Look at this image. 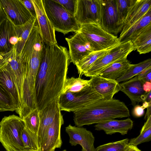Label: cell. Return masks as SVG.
Masks as SVG:
<instances>
[{
    "instance_id": "cell-44",
    "label": "cell",
    "mask_w": 151,
    "mask_h": 151,
    "mask_svg": "<svg viewBox=\"0 0 151 151\" xmlns=\"http://www.w3.org/2000/svg\"><path fill=\"white\" fill-rule=\"evenodd\" d=\"M151 115V104L147 108L146 113L144 117L145 120L147 119V118Z\"/></svg>"
},
{
    "instance_id": "cell-8",
    "label": "cell",
    "mask_w": 151,
    "mask_h": 151,
    "mask_svg": "<svg viewBox=\"0 0 151 151\" xmlns=\"http://www.w3.org/2000/svg\"><path fill=\"white\" fill-rule=\"evenodd\" d=\"M104 0H77L74 17L80 26L97 24L101 26Z\"/></svg>"
},
{
    "instance_id": "cell-41",
    "label": "cell",
    "mask_w": 151,
    "mask_h": 151,
    "mask_svg": "<svg viewBox=\"0 0 151 151\" xmlns=\"http://www.w3.org/2000/svg\"><path fill=\"white\" fill-rule=\"evenodd\" d=\"M144 91L146 93L151 91V82H145L143 85Z\"/></svg>"
},
{
    "instance_id": "cell-22",
    "label": "cell",
    "mask_w": 151,
    "mask_h": 151,
    "mask_svg": "<svg viewBox=\"0 0 151 151\" xmlns=\"http://www.w3.org/2000/svg\"><path fill=\"white\" fill-rule=\"evenodd\" d=\"M151 8V0H132L122 30L141 19Z\"/></svg>"
},
{
    "instance_id": "cell-37",
    "label": "cell",
    "mask_w": 151,
    "mask_h": 151,
    "mask_svg": "<svg viewBox=\"0 0 151 151\" xmlns=\"http://www.w3.org/2000/svg\"><path fill=\"white\" fill-rule=\"evenodd\" d=\"M14 51V48L8 52H0V70L9 63L12 56Z\"/></svg>"
},
{
    "instance_id": "cell-11",
    "label": "cell",
    "mask_w": 151,
    "mask_h": 151,
    "mask_svg": "<svg viewBox=\"0 0 151 151\" xmlns=\"http://www.w3.org/2000/svg\"><path fill=\"white\" fill-rule=\"evenodd\" d=\"M40 34L46 44H57L55 30L45 12L42 0H32Z\"/></svg>"
},
{
    "instance_id": "cell-47",
    "label": "cell",
    "mask_w": 151,
    "mask_h": 151,
    "mask_svg": "<svg viewBox=\"0 0 151 151\" xmlns=\"http://www.w3.org/2000/svg\"><path fill=\"white\" fill-rule=\"evenodd\" d=\"M63 151H66V150H64Z\"/></svg>"
},
{
    "instance_id": "cell-21",
    "label": "cell",
    "mask_w": 151,
    "mask_h": 151,
    "mask_svg": "<svg viewBox=\"0 0 151 151\" xmlns=\"http://www.w3.org/2000/svg\"><path fill=\"white\" fill-rule=\"evenodd\" d=\"M151 24V8L144 16L126 29L122 30L118 40L119 42H132L147 26Z\"/></svg>"
},
{
    "instance_id": "cell-20",
    "label": "cell",
    "mask_w": 151,
    "mask_h": 151,
    "mask_svg": "<svg viewBox=\"0 0 151 151\" xmlns=\"http://www.w3.org/2000/svg\"><path fill=\"white\" fill-rule=\"evenodd\" d=\"M8 64L0 70V86L8 95L16 112L19 109L20 103L17 88L9 72Z\"/></svg>"
},
{
    "instance_id": "cell-7",
    "label": "cell",
    "mask_w": 151,
    "mask_h": 151,
    "mask_svg": "<svg viewBox=\"0 0 151 151\" xmlns=\"http://www.w3.org/2000/svg\"><path fill=\"white\" fill-rule=\"evenodd\" d=\"M79 31L90 42L95 51L112 48L120 42L116 36L106 32L97 24L81 26Z\"/></svg>"
},
{
    "instance_id": "cell-27",
    "label": "cell",
    "mask_w": 151,
    "mask_h": 151,
    "mask_svg": "<svg viewBox=\"0 0 151 151\" xmlns=\"http://www.w3.org/2000/svg\"><path fill=\"white\" fill-rule=\"evenodd\" d=\"M113 47L103 50L93 51L82 59L76 62L75 65L76 66L78 73L80 75H84L97 60L104 55Z\"/></svg>"
},
{
    "instance_id": "cell-15",
    "label": "cell",
    "mask_w": 151,
    "mask_h": 151,
    "mask_svg": "<svg viewBox=\"0 0 151 151\" xmlns=\"http://www.w3.org/2000/svg\"><path fill=\"white\" fill-rule=\"evenodd\" d=\"M101 26L106 32L115 36L122 30L118 20L115 0H104Z\"/></svg>"
},
{
    "instance_id": "cell-34",
    "label": "cell",
    "mask_w": 151,
    "mask_h": 151,
    "mask_svg": "<svg viewBox=\"0 0 151 151\" xmlns=\"http://www.w3.org/2000/svg\"><path fill=\"white\" fill-rule=\"evenodd\" d=\"M129 139L126 138L100 145L95 151H127L129 146Z\"/></svg>"
},
{
    "instance_id": "cell-3",
    "label": "cell",
    "mask_w": 151,
    "mask_h": 151,
    "mask_svg": "<svg viewBox=\"0 0 151 151\" xmlns=\"http://www.w3.org/2000/svg\"><path fill=\"white\" fill-rule=\"evenodd\" d=\"M23 120L14 114L4 116L0 122V142L6 151H25L21 133Z\"/></svg>"
},
{
    "instance_id": "cell-36",
    "label": "cell",
    "mask_w": 151,
    "mask_h": 151,
    "mask_svg": "<svg viewBox=\"0 0 151 151\" xmlns=\"http://www.w3.org/2000/svg\"><path fill=\"white\" fill-rule=\"evenodd\" d=\"M68 12L74 15L77 0H55Z\"/></svg>"
},
{
    "instance_id": "cell-13",
    "label": "cell",
    "mask_w": 151,
    "mask_h": 151,
    "mask_svg": "<svg viewBox=\"0 0 151 151\" xmlns=\"http://www.w3.org/2000/svg\"><path fill=\"white\" fill-rule=\"evenodd\" d=\"M69 137V142L72 146L80 145L82 151H95V138L92 132L82 127L72 126L69 124L65 128Z\"/></svg>"
},
{
    "instance_id": "cell-16",
    "label": "cell",
    "mask_w": 151,
    "mask_h": 151,
    "mask_svg": "<svg viewBox=\"0 0 151 151\" xmlns=\"http://www.w3.org/2000/svg\"><path fill=\"white\" fill-rule=\"evenodd\" d=\"M90 85L103 99L109 100L120 91L119 83L114 80L96 75L91 77Z\"/></svg>"
},
{
    "instance_id": "cell-26",
    "label": "cell",
    "mask_w": 151,
    "mask_h": 151,
    "mask_svg": "<svg viewBox=\"0 0 151 151\" xmlns=\"http://www.w3.org/2000/svg\"><path fill=\"white\" fill-rule=\"evenodd\" d=\"M37 20L33 17L23 24L14 25L18 36V42L14 47L17 57L19 56Z\"/></svg>"
},
{
    "instance_id": "cell-9",
    "label": "cell",
    "mask_w": 151,
    "mask_h": 151,
    "mask_svg": "<svg viewBox=\"0 0 151 151\" xmlns=\"http://www.w3.org/2000/svg\"><path fill=\"white\" fill-rule=\"evenodd\" d=\"M0 6L14 25L23 24L34 17L21 0H0Z\"/></svg>"
},
{
    "instance_id": "cell-23",
    "label": "cell",
    "mask_w": 151,
    "mask_h": 151,
    "mask_svg": "<svg viewBox=\"0 0 151 151\" xmlns=\"http://www.w3.org/2000/svg\"><path fill=\"white\" fill-rule=\"evenodd\" d=\"M8 65L10 74L17 91L21 105L22 97V70L14 48L13 55Z\"/></svg>"
},
{
    "instance_id": "cell-24",
    "label": "cell",
    "mask_w": 151,
    "mask_h": 151,
    "mask_svg": "<svg viewBox=\"0 0 151 151\" xmlns=\"http://www.w3.org/2000/svg\"><path fill=\"white\" fill-rule=\"evenodd\" d=\"M131 64L127 58L118 60L105 68L99 75L104 78L116 80L124 74Z\"/></svg>"
},
{
    "instance_id": "cell-29",
    "label": "cell",
    "mask_w": 151,
    "mask_h": 151,
    "mask_svg": "<svg viewBox=\"0 0 151 151\" xmlns=\"http://www.w3.org/2000/svg\"><path fill=\"white\" fill-rule=\"evenodd\" d=\"M151 66V59L149 58L137 64H131L124 74L116 81L119 83L128 80L143 70Z\"/></svg>"
},
{
    "instance_id": "cell-25",
    "label": "cell",
    "mask_w": 151,
    "mask_h": 151,
    "mask_svg": "<svg viewBox=\"0 0 151 151\" xmlns=\"http://www.w3.org/2000/svg\"><path fill=\"white\" fill-rule=\"evenodd\" d=\"M134 50L140 54H145L151 51V24L147 26L132 41Z\"/></svg>"
},
{
    "instance_id": "cell-17",
    "label": "cell",
    "mask_w": 151,
    "mask_h": 151,
    "mask_svg": "<svg viewBox=\"0 0 151 151\" xmlns=\"http://www.w3.org/2000/svg\"><path fill=\"white\" fill-rule=\"evenodd\" d=\"M145 82L137 76L119 83L120 91L126 94L130 99L133 106L140 102L145 101L147 93L143 90V85Z\"/></svg>"
},
{
    "instance_id": "cell-14",
    "label": "cell",
    "mask_w": 151,
    "mask_h": 151,
    "mask_svg": "<svg viewBox=\"0 0 151 151\" xmlns=\"http://www.w3.org/2000/svg\"><path fill=\"white\" fill-rule=\"evenodd\" d=\"M60 96L39 111L40 125L37 134L39 151L43 138L48 128L53 122L58 114L60 111L59 102Z\"/></svg>"
},
{
    "instance_id": "cell-18",
    "label": "cell",
    "mask_w": 151,
    "mask_h": 151,
    "mask_svg": "<svg viewBox=\"0 0 151 151\" xmlns=\"http://www.w3.org/2000/svg\"><path fill=\"white\" fill-rule=\"evenodd\" d=\"M18 41L15 26L6 17L0 25V52L10 51Z\"/></svg>"
},
{
    "instance_id": "cell-4",
    "label": "cell",
    "mask_w": 151,
    "mask_h": 151,
    "mask_svg": "<svg viewBox=\"0 0 151 151\" xmlns=\"http://www.w3.org/2000/svg\"><path fill=\"white\" fill-rule=\"evenodd\" d=\"M44 8L55 31L64 35L70 32H78L80 27L74 15L55 0H42Z\"/></svg>"
},
{
    "instance_id": "cell-38",
    "label": "cell",
    "mask_w": 151,
    "mask_h": 151,
    "mask_svg": "<svg viewBox=\"0 0 151 151\" xmlns=\"http://www.w3.org/2000/svg\"><path fill=\"white\" fill-rule=\"evenodd\" d=\"M136 76L145 82H151V66L143 70Z\"/></svg>"
},
{
    "instance_id": "cell-2",
    "label": "cell",
    "mask_w": 151,
    "mask_h": 151,
    "mask_svg": "<svg viewBox=\"0 0 151 151\" xmlns=\"http://www.w3.org/2000/svg\"><path fill=\"white\" fill-rule=\"evenodd\" d=\"M73 114L74 123L78 127L130 116L125 104L113 98L100 99L74 111Z\"/></svg>"
},
{
    "instance_id": "cell-35",
    "label": "cell",
    "mask_w": 151,
    "mask_h": 151,
    "mask_svg": "<svg viewBox=\"0 0 151 151\" xmlns=\"http://www.w3.org/2000/svg\"><path fill=\"white\" fill-rule=\"evenodd\" d=\"M15 111L10 99L6 92L0 86V111Z\"/></svg>"
},
{
    "instance_id": "cell-33",
    "label": "cell",
    "mask_w": 151,
    "mask_h": 151,
    "mask_svg": "<svg viewBox=\"0 0 151 151\" xmlns=\"http://www.w3.org/2000/svg\"><path fill=\"white\" fill-rule=\"evenodd\" d=\"M132 0H115L118 24L122 29Z\"/></svg>"
},
{
    "instance_id": "cell-19",
    "label": "cell",
    "mask_w": 151,
    "mask_h": 151,
    "mask_svg": "<svg viewBox=\"0 0 151 151\" xmlns=\"http://www.w3.org/2000/svg\"><path fill=\"white\" fill-rule=\"evenodd\" d=\"M133 122L129 118L118 120L112 119L96 124L94 126L96 130L104 131L107 134L111 135L119 133L122 135L127 134L132 128Z\"/></svg>"
},
{
    "instance_id": "cell-12",
    "label": "cell",
    "mask_w": 151,
    "mask_h": 151,
    "mask_svg": "<svg viewBox=\"0 0 151 151\" xmlns=\"http://www.w3.org/2000/svg\"><path fill=\"white\" fill-rule=\"evenodd\" d=\"M64 123L60 111L48 128L42 141L40 151H55V149L61 147L62 144L61 128Z\"/></svg>"
},
{
    "instance_id": "cell-1",
    "label": "cell",
    "mask_w": 151,
    "mask_h": 151,
    "mask_svg": "<svg viewBox=\"0 0 151 151\" xmlns=\"http://www.w3.org/2000/svg\"><path fill=\"white\" fill-rule=\"evenodd\" d=\"M70 62L66 47L57 44H45L35 85L39 111L61 94Z\"/></svg>"
},
{
    "instance_id": "cell-45",
    "label": "cell",
    "mask_w": 151,
    "mask_h": 151,
    "mask_svg": "<svg viewBox=\"0 0 151 151\" xmlns=\"http://www.w3.org/2000/svg\"><path fill=\"white\" fill-rule=\"evenodd\" d=\"M145 101L148 102H151V91L146 93Z\"/></svg>"
},
{
    "instance_id": "cell-28",
    "label": "cell",
    "mask_w": 151,
    "mask_h": 151,
    "mask_svg": "<svg viewBox=\"0 0 151 151\" xmlns=\"http://www.w3.org/2000/svg\"><path fill=\"white\" fill-rule=\"evenodd\" d=\"M90 83V80H84L73 77L66 78L61 94L66 92H80L89 86Z\"/></svg>"
},
{
    "instance_id": "cell-5",
    "label": "cell",
    "mask_w": 151,
    "mask_h": 151,
    "mask_svg": "<svg viewBox=\"0 0 151 151\" xmlns=\"http://www.w3.org/2000/svg\"><path fill=\"white\" fill-rule=\"evenodd\" d=\"M102 99V96L90 85L79 92L61 94L59 97L60 108L61 111L73 112Z\"/></svg>"
},
{
    "instance_id": "cell-46",
    "label": "cell",
    "mask_w": 151,
    "mask_h": 151,
    "mask_svg": "<svg viewBox=\"0 0 151 151\" xmlns=\"http://www.w3.org/2000/svg\"><path fill=\"white\" fill-rule=\"evenodd\" d=\"M150 104H151V102H148L147 101H145L143 102L142 105V106L145 109L147 108L149 106Z\"/></svg>"
},
{
    "instance_id": "cell-31",
    "label": "cell",
    "mask_w": 151,
    "mask_h": 151,
    "mask_svg": "<svg viewBox=\"0 0 151 151\" xmlns=\"http://www.w3.org/2000/svg\"><path fill=\"white\" fill-rule=\"evenodd\" d=\"M21 136L25 151H39L36 134L31 132L25 127L22 131Z\"/></svg>"
},
{
    "instance_id": "cell-39",
    "label": "cell",
    "mask_w": 151,
    "mask_h": 151,
    "mask_svg": "<svg viewBox=\"0 0 151 151\" xmlns=\"http://www.w3.org/2000/svg\"><path fill=\"white\" fill-rule=\"evenodd\" d=\"M26 8L30 12L32 16L36 17V14L32 0H21Z\"/></svg>"
},
{
    "instance_id": "cell-30",
    "label": "cell",
    "mask_w": 151,
    "mask_h": 151,
    "mask_svg": "<svg viewBox=\"0 0 151 151\" xmlns=\"http://www.w3.org/2000/svg\"><path fill=\"white\" fill-rule=\"evenodd\" d=\"M151 140V115L146 119L140 132V134L136 137L129 141V145L137 146L142 143Z\"/></svg>"
},
{
    "instance_id": "cell-10",
    "label": "cell",
    "mask_w": 151,
    "mask_h": 151,
    "mask_svg": "<svg viewBox=\"0 0 151 151\" xmlns=\"http://www.w3.org/2000/svg\"><path fill=\"white\" fill-rule=\"evenodd\" d=\"M69 47L70 61L74 64L94 51V49L85 37L79 31L70 37L66 38Z\"/></svg>"
},
{
    "instance_id": "cell-42",
    "label": "cell",
    "mask_w": 151,
    "mask_h": 151,
    "mask_svg": "<svg viewBox=\"0 0 151 151\" xmlns=\"http://www.w3.org/2000/svg\"><path fill=\"white\" fill-rule=\"evenodd\" d=\"M6 17L5 14L0 6V25Z\"/></svg>"
},
{
    "instance_id": "cell-40",
    "label": "cell",
    "mask_w": 151,
    "mask_h": 151,
    "mask_svg": "<svg viewBox=\"0 0 151 151\" xmlns=\"http://www.w3.org/2000/svg\"><path fill=\"white\" fill-rule=\"evenodd\" d=\"M145 109L142 106L137 105L134 106L133 109V115L135 117H140L143 115Z\"/></svg>"
},
{
    "instance_id": "cell-6",
    "label": "cell",
    "mask_w": 151,
    "mask_h": 151,
    "mask_svg": "<svg viewBox=\"0 0 151 151\" xmlns=\"http://www.w3.org/2000/svg\"><path fill=\"white\" fill-rule=\"evenodd\" d=\"M134 50L131 41L122 42L113 48L104 55L99 58L83 75L88 77L99 75L100 72L113 63L125 58Z\"/></svg>"
},
{
    "instance_id": "cell-43",
    "label": "cell",
    "mask_w": 151,
    "mask_h": 151,
    "mask_svg": "<svg viewBox=\"0 0 151 151\" xmlns=\"http://www.w3.org/2000/svg\"><path fill=\"white\" fill-rule=\"evenodd\" d=\"M127 151H141L137 146L132 145H129Z\"/></svg>"
},
{
    "instance_id": "cell-32",
    "label": "cell",
    "mask_w": 151,
    "mask_h": 151,
    "mask_svg": "<svg viewBox=\"0 0 151 151\" xmlns=\"http://www.w3.org/2000/svg\"><path fill=\"white\" fill-rule=\"evenodd\" d=\"M22 119L25 127L32 133L37 134L40 122L39 111L38 108L32 110Z\"/></svg>"
}]
</instances>
